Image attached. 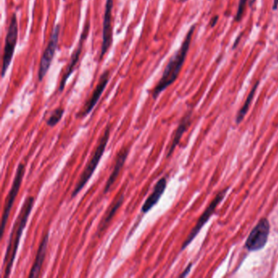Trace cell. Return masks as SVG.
I'll return each instance as SVG.
<instances>
[{
	"label": "cell",
	"mask_w": 278,
	"mask_h": 278,
	"mask_svg": "<svg viewBox=\"0 0 278 278\" xmlns=\"http://www.w3.org/2000/svg\"><path fill=\"white\" fill-rule=\"evenodd\" d=\"M48 241H49V233H46L44 237L42 239L40 247L38 249L37 255H36V260L33 262L30 272H29V277H37L40 276L43 264H44V260H45L46 255H47V250H48Z\"/></svg>",
	"instance_id": "cell-14"
},
{
	"label": "cell",
	"mask_w": 278,
	"mask_h": 278,
	"mask_svg": "<svg viewBox=\"0 0 278 278\" xmlns=\"http://www.w3.org/2000/svg\"><path fill=\"white\" fill-rule=\"evenodd\" d=\"M114 6L113 0H106V11H105L104 23H103V39H102L101 52L100 59L101 60L110 49L112 44V10Z\"/></svg>",
	"instance_id": "cell-9"
},
{
	"label": "cell",
	"mask_w": 278,
	"mask_h": 278,
	"mask_svg": "<svg viewBox=\"0 0 278 278\" xmlns=\"http://www.w3.org/2000/svg\"><path fill=\"white\" fill-rule=\"evenodd\" d=\"M278 7V0H273V10H276Z\"/></svg>",
	"instance_id": "cell-21"
},
{
	"label": "cell",
	"mask_w": 278,
	"mask_h": 278,
	"mask_svg": "<svg viewBox=\"0 0 278 278\" xmlns=\"http://www.w3.org/2000/svg\"><path fill=\"white\" fill-rule=\"evenodd\" d=\"M259 83H260L257 82V83L254 85L253 88L251 89V92H250L249 95L247 96L245 103L243 105L241 110H239V112L237 113V118H236V123H237V124H239V123H241V122H242L243 119L245 118L246 114L248 112L250 106H251V102L253 100L254 96H255V94H256L258 86H259Z\"/></svg>",
	"instance_id": "cell-17"
},
{
	"label": "cell",
	"mask_w": 278,
	"mask_h": 278,
	"mask_svg": "<svg viewBox=\"0 0 278 278\" xmlns=\"http://www.w3.org/2000/svg\"><path fill=\"white\" fill-rule=\"evenodd\" d=\"M110 128H111L110 125H108L106 127L103 135L99 140L97 146L94 150L91 159L87 162L85 168H84L81 176L78 180L77 184L75 185V189H74L72 194H71V198L76 197L80 193L82 189L87 185V183L89 181L93 173L95 172V170H96V167H97L98 164H99V162L101 159L102 156L106 151V146L108 145L109 139H110Z\"/></svg>",
	"instance_id": "cell-3"
},
{
	"label": "cell",
	"mask_w": 278,
	"mask_h": 278,
	"mask_svg": "<svg viewBox=\"0 0 278 278\" xmlns=\"http://www.w3.org/2000/svg\"><path fill=\"white\" fill-rule=\"evenodd\" d=\"M64 110L62 108H57L52 112L49 119L47 120V125L48 127H53L56 125L58 124L59 122L62 119L63 114H64Z\"/></svg>",
	"instance_id": "cell-18"
},
{
	"label": "cell",
	"mask_w": 278,
	"mask_h": 278,
	"mask_svg": "<svg viewBox=\"0 0 278 278\" xmlns=\"http://www.w3.org/2000/svg\"><path fill=\"white\" fill-rule=\"evenodd\" d=\"M192 266H193V264L190 263V264L187 266V268H185V269L184 270V272L180 275V277H185V276H188L189 272H190V270H191Z\"/></svg>",
	"instance_id": "cell-20"
},
{
	"label": "cell",
	"mask_w": 278,
	"mask_h": 278,
	"mask_svg": "<svg viewBox=\"0 0 278 278\" xmlns=\"http://www.w3.org/2000/svg\"><path fill=\"white\" fill-rule=\"evenodd\" d=\"M25 166L24 163H20L17 167L16 175H15L14 181H13V185L11 188L8 197H6L5 201V208H4V212H3L2 222H1V226H2V230H1V238L5 234V227H6L7 223L9 220V216H10L11 211L13 208V204H14L15 199L18 194L19 190L21 188V183H22L23 177L25 175Z\"/></svg>",
	"instance_id": "cell-6"
},
{
	"label": "cell",
	"mask_w": 278,
	"mask_h": 278,
	"mask_svg": "<svg viewBox=\"0 0 278 278\" xmlns=\"http://www.w3.org/2000/svg\"><path fill=\"white\" fill-rule=\"evenodd\" d=\"M194 29H195V26L193 25L188 32L187 36L185 37V41L181 45L180 50L176 52V54L170 58L168 64H166L162 78L160 79L159 82L157 83V85L153 91V98L154 100L158 97L162 91L166 90L169 86L171 85L177 80L179 74L182 68L183 64L185 63V58L187 56Z\"/></svg>",
	"instance_id": "cell-2"
},
{
	"label": "cell",
	"mask_w": 278,
	"mask_h": 278,
	"mask_svg": "<svg viewBox=\"0 0 278 278\" xmlns=\"http://www.w3.org/2000/svg\"><path fill=\"white\" fill-rule=\"evenodd\" d=\"M166 185H167V181L165 177L160 179L159 181L157 182L151 194L147 197V199L142 205V214L148 213L156 204L158 203L160 198L162 197L166 190Z\"/></svg>",
	"instance_id": "cell-13"
},
{
	"label": "cell",
	"mask_w": 278,
	"mask_h": 278,
	"mask_svg": "<svg viewBox=\"0 0 278 278\" xmlns=\"http://www.w3.org/2000/svg\"><path fill=\"white\" fill-rule=\"evenodd\" d=\"M59 33H60V26L56 25L52 30L50 40L48 42V46L44 51V55L42 56L41 61H40L39 76H38L40 82L44 79V76L47 75L48 70L50 68L51 63L54 57L55 52L58 44Z\"/></svg>",
	"instance_id": "cell-8"
},
{
	"label": "cell",
	"mask_w": 278,
	"mask_h": 278,
	"mask_svg": "<svg viewBox=\"0 0 278 278\" xmlns=\"http://www.w3.org/2000/svg\"><path fill=\"white\" fill-rule=\"evenodd\" d=\"M269 233V221L267 219L262 218L247 237L246 248L249 251H257L263 249L268 242Z\"/></svg>",
	"instance_id": "cell-4"
},
{
	"label": "cell",
	"mask_w": 278,
	"mask_h": 278,
	"mask_svg": "<svg viewBox=\"0 0 278 278\" xmlns=\"http://www.w3.org/2000/svg\"><path fill=\"white\" fill-rule=\"evenodd\" d=\"M109 79H110V73L107 71L100 76V80H99V83L96 86V89L94 90L93 93L91 95L89 100L86 102V104L83 106V110L77 114V118H84L92 111L94 107L97 104L98 100L101 96L105 88L108 84Z\"/></svg>",
	"instance_id": "cell-10"
},
{
	"label": "cell",
	"mask_w": 278,
	"mask_h": 278,
	"mask_svg": "<svg viewBox=\"0 0 278 278\" xmlns=\"http://www.w3.org/2000/svg\"><path fill=\"white\" fill-rule=\"evenodd\" d=\"M123 201H124V193H121L119 195H117L116 197L113 200L112 203L110 204L108 209L106 211V214L103 216L100 224L98 225L96 234L100 235L106 230V228L110 224V221L116 214L117 211L119 210L122 204L123 203Z\"/></svg>",
	"instance_id": "cell-15"
},
{
	"label": "cell",
	"mask_w": 278,
	"mask_h": 278,
	"mask_svg": "<svg viewBox=\"0 0 278 278\" xmlns=\"http://www.w3.org/2000/svg\"><path fill=\"white\" fill-rule=\"evenodd\" d=\"M217 20H218V17H217V16H216V17H215V18L213 19V20H212V21H213V24H212V26H214L215 24H216V21H217Z\"/></svg>",
	"instance_id": "cell-22"
},
{
	"label": "cell",
	"mask_w": 278,
	"mask_h": 278,
	"mask_svg": "<svg viewBox=\"0 0 278 278\" xmlns=\"http://www.w3.org/2000/svg\"><path fill=\"white\" fill-rule=\"evenodd\" d=\"M33 203H34V197L29 196L25 198L21 206V212L19 213L17 220L13 224V230L9 237L6 253L4 258V264H3V268H5V276H4L5 278L10 276L15 258L17 256V251H18L21 235L27 224L29 215L33 209Z\"/></svg>",
	"instance_id": "cell-1"
},
{
	"label": "cell",
	"mask_w": 278,
	"mask_h": 278,
	"mask_svg": "<svg viewBox=\"0 0 278 278\" xmlns=\"http://www.w3.org/2000/svg\"><path fill=\"white\" fill-rule=\"evenodd\" d=\"M129 152H130V148L123 147L117 154L116 162L114 164V169H113V171L110 174V177H109L108 180L106 181V185H105L104 194H107L109 193V191L111 189V187L116 181L117 178L120 174L121 170L123 169L126 160L128 157Z\"/></svg>",
	"instance_id": "cell-11"
},
{
	"label": "cell",
	"mask_w": 278,
	"mask_h": 278,
	"mask_svg": "<svg viewBox=\"0 0 278 278\" xmlns=\"http://www.w3.org/2000/svg\"><path fill=\"white\" fill-rule=\"evenodd\" d=\"M228 189H229V188H226L222 191H220V193H217V195L216 196L214 199L212 200L210 205H208L207 208L203 212V214L200 216V218L197 220V224H196L194 228L192 229L187 238L185 239V241L183 243L181 251H184L193 241V239L197 237L201 228H203L204 224L207 222L209 219L211 218V216L214 214L216 207L222 202L224 197L226 196L227 193H228Z\"/></svg>",
	"instance_id": "cell-5"
},
{
	"label": "cell",
	"mask_w": 278,
	"mask_h": 278,
	"mask_svg": "<svg viewBox=\"0 0 278 278\" xmlns=\"http://www.w3.org/2000/svg\"><path fill=\"white\" fill-rule=\"evenodd\" d=\"M191 112L189 114H185V116L181 119L179 124L178 127L175 131L174 135H173L172 141L170 144V147L168 149V152L166 154V158H170L173 152L176 150V148L178 146L179 143L181 142V138L185 131H187L189 126L191 124Z\"/></svg>",
	"instance_id": "cell-16"
},
{
	"label": "cell",
	"mask_w": 278,
	"mask_h": 278,
	"mask_svg": "<svg viewBox=\"0 0 278 278\" xmlns=\"http://www.w3.org/2000/svg\"><path fill=\"white\" fill-rule=\"evenodd\" d=\"M17 37H18V25H17V16L13 14L11 19L6 40H5V51L3 56L2 77L6 75L7 71L12 62L15 48L17 45Z\"/></svg>",
	"instance_id": "cell-7"
},
{
	"label": "cell",
	"mask_w": 278,
	"mask_h": 278,
	"mask_svg": "<svg viewBox=\"0 0 278 278\" xmlns=\"http://www.w3.org/2000/svg\"><path fill=\"white\" fill-rule=\"evenodd\" d=\"M248 0H240L239 1L238 9H237V14H236V18L235 21H240L241 17H242L243 13L245 12L246 5Z\"/></svg>",
	"instance_id": "cell-19"
},
{
	"label": "cell",
	"mask_w": 278,
	"mask_h": 278,
	"mask_svg": "<svg viewBox=\"0 0 278 278\" xmlns=\"http://www.w3.org/2000/svg\"><path fill=\"white\" fill-rule=\"evenodd\" d=\"M88 30H89V24L87 23L85 28L83 29L81 37H80V41H79L77 50L75 51L73 56L71 57V62L68 64L66 71L64 72V76H63L62 79H61V81H60V87H59V91H60V92L64 90V86L66 84L67 80H68V78H70L71 74L73 72L74 70H75V65H76L78 61H79V56L81 55L82 49H83V43H84V41H85L86 38H87Z\"/></svg>",
	"instance_id": "cell-12"
}]
</instances>
